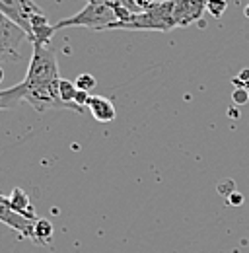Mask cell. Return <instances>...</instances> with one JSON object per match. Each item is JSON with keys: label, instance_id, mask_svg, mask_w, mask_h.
Masks as SVG:
<instances>
[{"label": "cell", "instance_id": "cell-1", "mask_svg": "<svg viewBox=\"0 0 249 253\" xmlns=\"http://www.w3.org/2000/svg\"><path fill=\"white\" fill-rule=\"evenodd\" d=\"M61 74L57 55L51 45H33L31 61L22 80L26 86V101L37 111L68 109L61 99Z\"/></svg>", "mask_w": 249, "mask_h": 253}, {"label": "cell", "instance_id": "cell-2", "mask_svg": "<svg viewBox=\"0 0 249 253\" xmlns=\"http://www.w3.org/2000/svg\"><path fill=\"white\" fill-rule=\"evenodd\" d=\"M0 12L28 33L33 45H51L55 28L33 0H0Z\"/></svg>", "mask_w": 249, "mask_h": 253}, {"label": "cell", "instance_id": "cell-3", "mask_svg": "<svg viewBox=\"0 0 249 253\" xmlns=\"http://www.w3.org/2000/svg\"><path fill=\"white\" fill-rule=\"evenodd\" d=\"M175 0L154 2L150 8L134 14L128 22H115L107 30H126V32H169L175 28L173 22Z\"/></svg>", "mask_w": 249, "mask_h": 253}, {"label": "cell", "instance_id": "cell-4", "mask_svg": "<svg viewBox=\"0 0 249 253\" xmlns=\"http://www.w3.org/2000/svg\"><path fill=\"white\" fill-rule=\"evenodd\" d=\"M115 22H119V20H117V14L111 8H107L99 2L88 0V4L80 12H76L70 18L61 20L53 28H55V32L64 30V28H90V30H97V32H105Z\"/></svg>", "mask_w": 249, "mask_h": 253}, {"label": "cell", "instance_id": "cell-5", "mask_svg": "<svg viewBox=\"0 0 249 253\" xmlns=\"http://www.w3.org/2000/svg\"><path fill=\"white\" fill-rule=\"evenodd\" d=\"M30 41L28 33L0 12V64L22 61V47Z\"/></svg>", "mask_w": 249, "mask_h": 253}, {"label": "cell", "instance_id": "cell-6", "mask_svg": "<svg viewBox=\"0 0 249 253\" xmlns=\"http://www.w3.org/2000/svg\"><path fill=\"white\" fill-rule=\"evenodd\" d=\"M208 0H175L173 6V22L175 28H189L197 24L207 12Z\"/></svg>", "mask_w": 249, "mask_h": 253}, {"label": "cell", "instance_id": "cell-7", "mask_svg": "<svg viewBox=\"0 0 249 253\" xmlns=\"http://www.w3.org/2000/svg\"><path fill=\"white\" fill-rule=\"evenodd\" d=\"M0 222L10 226L12 230L22 234L24 238L31 240V230H33V222L35 220H30V218L22 216L18 211H14V207L10 205V199L2 197V195H0Z\"/></svg>", "mask_w": 249, "mask_h": 253}, {"label": "cell", "instance_id": "cell-8", "mask_svg": "<svg viewBox=\"0 0 249 253\" xmlns=\"http://www.w3.org/2000/svg\"><path fill=\"white\" fill-rule=\"evenodd\" d=\"M88 109L92 111L93 119L99 123H109L115 119V105L103 95H92L88 101Z\"/></svg>", "mask_w": 249, "mask_h": 253}, {"label": "cell", "instance_id": "cell-9", "mask_svg": "<svg viewBox=\"0 0 249 253\" xmlns=\"http://www.w3.org/2000/svg\"><path fill=\"white\" fill-rule=\"evenodd\" d=\"M93 2H99L107 8H111L115 14H117V20L119 22H128L134 14H140L142 10L134 4V0H93Z\"/></svg>", "mask_w": 249, "mask_h": 253}, {"label": "cell", "instance_id": "cell-10", "mask_svg": "<svg viewBox=\"0 0 249 253\" xmlns=\"http://www.w3.org/2000/svg\"><path fill=\"white\" fill-rule=\"evenodd\" d=\"M22 101H26V86H24V82H20V84H16L12 88L0 90V111L14 109Z\"/></svg>", "mask_w": 249, "mask_h": 253}, {"label": "cell", "instance_id": "cell-11", "mask_svg": "<svg viewBox=\"0 0 249 253\" xmlns=\"http://www.w3.org/2000/svg\"><path fill=\"white\" fill-rule=\"evenodd\" d=\"M53 238V224L47 218H37L33 222V230H31V242L39 244V246H47Z\"/></svg>", "mask_w": 249, "mask_h": 253}, {"label": "cell", "instance_id": "cell-12", "mask_svg": "<svg viewBox=\"0 0 249 253\" xmlns=\"http://www.w3.org/2000/svg\"><path fill=\"white\" fill-rule=\"evenodd\" d=\"M8 199H10V205L14 207V211H18L22 216H26V218H30V220H37L35 214L31 212V205H30L28 195L20 189V187H16V189L12 191V195H10Z\"/></svg>", "mask_w": 249, "mask_h": 253}, {"label": "cell", "instance_id": "cell-13", "mask_svg": "<svg viewBox=\"0 0 249 253\" xmlns=\"http://www.w3.org/2000/svg\"><path fill=\"white\" fill-rule=\"evenodd\" d=\"M59 92H61V99L64 101V105H66L68 109H72V111H78V113H82V111H84L82 107H78V105L74 103V97H76V94H78V88H76V84H74V82L61 80Z\"/></svg>", "mask_w": 249, "mask_h": 253}, {"label": "cell", "instance_id": "cell-14", "mask_svg": "<svg viewBox=\"0 0 249 253\" xmlns=\"http://www.w3.org/2000/svg\"><path fill=\"white\" fill-rule=\"evenodd\" d=\"M76 88L78 90H82V92H92L93 88H95V78H93L92 74H88V72H84V74H80L78 78H76Z\"/></svg>", "mask_w": 249, "mask_h": 253}, {"label": "cell", "instance_id": "cell-15", "mask_svg": "<svg viewBox=\"0 0 249 253\" xmlns=\"http://www.w3.org/2000/svg\"><path fill=\"white\" fill-rule=\"evenodd\" d=\"M226 6H228V0H208L207 12L214 18H222V14L226 12Z\"/></svg>", "mask_w": 249, "mask_h": 253}, {"label": "cell", "instance_id": "cell-16", "mask_svg": "<svg viewBox=\"0 0 249 253\" xmlns=\"http://www.w3.org/2000/svg\"><path fill=\"white\" fill-rule=\"evenodd\" d=\"M232 101H234L236 105L249 103V90H246V88H236L234 94H232Z\"/></svg>", "mask_w": 249, "mask_h": 253}, {"label": "cell", "instance_id": "cell-17", "mask_svg": "<svg viewBox=\"0 0 249 253\" xmlns=\"http://www.w3.org/2000/svg\"><path fill=\"white\" fill-rule=\"evenodd\" d=\"M234 84H236L238 88H246V90H249V68H244V70L240 72V76L234 78Z\"/></svg>", "mask_w": 249, "mask_h": 253}, {"label": "cell", "instance_id": "cell-18", "mask_svg": "<svg viewBox=\"0 0 249 253\" xmlns=\"http://www.w3.org/2000/svg\"><path fill=\"white\" fill-rule=\"evenodd\" d=\"M90 92H82V90H78V94H76V97H74V103L78 105V107H88V101H90Z\"/></svg>", "mask_w": 249, "mask_h": 253}, {"label": "cell", "instance_id": "cell-19", "mask_svg": "<svg viewBox=\"0 0 249 253\" xmlns=\"http://www.w3.org/2000/svg\"><path fill=\"white\" fill-rule=\"evenodd\" d=\"M154 2H156V0H134V4H136L140 10H146V8H150Z\"/></svg>", "mask_w": 249, "mask_h": 253}, {"label": "cell", "instance_id": "cell-20", "mask_svg": "<svg viewBox=\"0 0 249 253\" xmlns=\"http://www.w3.org/2000/svg\"><path fill=\"white\" fill-rule=\"evenodd\" d=\"M232 197H230V203L232 205H242L244 203V197H242V193H230Z\"/></svg>", "mask_w": 249, "mask_h": 253}, {"label": "cell", "instance_id": "cell-21", "mask_svg": "<svg viewBox=\"0 0 249 253\" xmlns=\"http://www.w3.org/2000/svg\"><path fill=\"white\" fill-rule=\"evenodd\" d=\"M4 80V68H2V64H0V82Z\"/></svg>", "mask_w": 249, "mask_h": 253}, {"label": "cell", "instance_id": "cell-22", "mask_svg": "<svg viewBox=\"0 0 249 253\" xmlns=\"http://www.w3.org/2000/svg\"><path fill=\"white\" fill-rule=\"evenodd\" d=\"M246 18H249V4L246 6Z\"/></svg>", "mask_w": 249, "mask_h": 253}]
</instances>
